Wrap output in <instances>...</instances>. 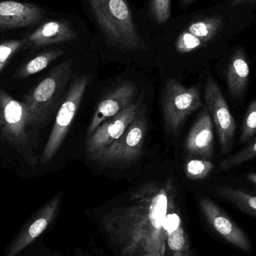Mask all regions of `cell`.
Masks as SVG:
<instances>
[{
    "instance_id": "1",
    "label": "cell",
    "mask_w": 256,
    "mask_h": 256,
    "mask_svg": "<svg viewBox=\"0 0 256 256\" xmlns=\"http://www.w3.org/2000/svg\"><path fill=\"white\" fill-rule=\"evenodd\" d=\"M177 208L172 180L148 182L131 195L130 204L108 214L102 226L120 256H167L166 221Z\"/></svg>"
},
{
    "instance_id": "2",
    "label": "cell",
    "mask_w": 256,
    "mask_h": 256,
    "mask_svg": "<svg viewBox=\"0 0 256 256\" xmlns=\"http://www.w3.org/2000/svg\"><path fill=\"white\" fill-rule=\"evenodd\" d=\"M104 42L123 51H148L128 0H82Z\"/></svg>"
},
{
    "instance_id": "3",
    "label": "cell",
    "mask_w": 256,
    "mask_h": 256,
    "mask_svg": "<svg viewBox=\"0 0 256 256\" xmlns=\"http://www.w3.org/2000/svg\"><path fill=\"white\" fill-rule=\"evenodd\" d=\"M72 58L60 63L24 97L26 128H38L48 122L58 110L73 76Z\"/></svg>"
},
{
    "instance_id": "4",
    "label": "cell",
    "mask_w": 256,
    "mask_h": 256,
    "mask_svg": "<svg viewBox=\"0 0 256 256\" xmlns=\"http://www.w3.org/2000/svg\"><path fill=\"white\" fill-rule=\"evenodd\" d=\"M25 110L0 87V132L30 166L34 168L38 158L28 141Z\"/></svg>"
},
{
    "instance_id": "5",
    "label": "cell",
    "mask_w": 256,
    "mask_h": 256,
    "mask_svg": "<svg viewBox=\"0 0 256 256\" xmlns=\"http://www.w3.org/2000/svg\"><path fill=\"white\" fill-rule=\"evenodd\" d=\"M90 81L91 76L84 75L74 80L70 84L57 112L55 123L44 149L40 158L42 164H49L62 144L80 106Z\"/></svg>"
},
{
    "instance_id": "6",
    "label": "cell",
    "mask_w": 256,
    "mask_h": 256,
    "mask_svg": "<svg viewBox=\"0 0 256 256\" xmlns=\"http://www.w3.org/2000/svg\"><path fill=\"white\" fill-rule=\"evenodd\" d=\"M202 106L197 87L186 88L173 78L168 80L162 92V110L168 132L177 134L186 118Z\"/></svg>"
},
{
    "instance_id": "7",
    "label": "cell",
    "mask_w": 256,
    "mask_h": 256,
    "mask_svg": "<svg viewBox=\"0 0 256 256\" xmlns=\"http://www.w3.org/2000/svg\"><path fill=\"white\" fill-rule=\"evenodd\" d=\"M146 132V118L138 114L120 138L91 158L104 164L134 162L140 158L142 152Z\"/></svg>"
},
{
    "instance_id": "8",
    "label": "cell",
    "mask_w": 256,
    "mask_h": 256,
    "mask_svg": "<svg viewBox=\"0 0 256 256\" xmlns=\"http://www.w3.org/2000/svg\"><path fill=\"white\" fill-rule=\"evenodd\" d=\"M204 96L208 110L216 127L222 152L228 153L234 142L236 120L230 112L228 104L220 88L212 78H208L206 81Z\"/></svg>"
},
{
    "instance_id": "9",
    "label": "cell",
    "mask_w": 256,
    "mask_h": 256,
    "mask_svg": "<svg viewBox=\"0 0 256 256\" xmlns=\"http://www.w3.org/2000/svg\"><path fill=\"white\" fill-rule=\"evenodd\" d=\"M200 208L210 226L227 243L248 255L252 254L248 234L214 202L208 197L200 200Z\"/></svg>"
},
{
    "instance_id": "10",
    "label": "cell",
    "mask_w": 256,
    "mask_h": 256,
    "mask_svg": "<svg viewBox=\"0 0 256 256\" xmlns=\"http://www.w3.org/2000/svg\"><path fill=\"white\" fill-rule=\"evenodd\" d=\"M138 114V104L132 102L120 114L102 123L87 138L86 152L91 158L123 135Z\"/></svg>"
},
{
    "instance_id": "11",
    "label": "cell",
    "mask_w": 256,
    "mask_h": 256,
    "mask_svg": "<svg viewBox=\"0 0 256 256\" xmlns=\"http://www.w3.org/2000/svg\"><path fill=\"white\" fill-rule=\"evenodd\" d=\"M62 194L56 195L24 226L14 239L4 256H16L30 246L54 221L61 204Z\"/></svg>"
},
{
    "instance_id": "12",
    "label": "cell",
    "mask_w": 256,
    "mask_h": 256,
    "mask_svg": "<svg viewBox=\"0 0 256 256\" xmlns=\"http://www.w3.org/2000/svg\"><path fill=\"white\" fill-rule=\"evenodd\" d=\"M136 87L130 82H124L106 96L96 108L87 130V136L93 134L102 123L112 118L132 103Z\"/></svg>"
},
{
    "instance_id": "13",
    "label": "cell",
    "mask_w": 256,
    "mask_h": 256,
    "mask_svg": "<svg viewBox=\"0 0 256 256\" xmlns=\"http://www.w3.org/2000/svg\"><path fill=\"white\" fill-rule=\"evenodd\" d=\"M79 38L73 24L67 20H52L42 24L25 39L33 48L70 43Z\"/></svg>"
},
{
    "instance_id": "14",
    "label": "cell",
    "mask_w": 256,
    "mask_h": 256,
    "mask_svg": "<svg viewBox=\"0 0 256 256\" xmlns=\"http://www.w3.org/2000/svg\"><path fill=\"white\" fill-rule=\"evenodd\" d=\"M190 155L209 160L214 152V128L207 108H203L192 124L185 144Z\"/></svg>"
},
{
    "instance_id": "15",
    "label": "cell",
    "mask_w": 256,
    "mask_h": 256,
    "mask_svg": "<svg viewBox=\"0 0 256 256\" xmlns=\"http://www.w3.org/2000/svg\"><path fill=\"white\" fill-rule=\"evenodd\" d=\"M44 10L30 3L13 0L0 1V28L10 30L30 26L42 20Z\"/></svg>"
},
{
    "instance_id": "16",
    "label": "cell",
    "mask_w": 256,
    "mask_h": 256,
    "mask_svg": "<svg viewBox=\"0 0 256 256\" xmlns=\"http://www.w3.org/2000/svg\"><path fill=\"white\" fill-rule=\"evenodd\" d=\"M249 62L246 50L237 46L232 51L227 68L226 82L232 96L240 98L246 92L249 82Z\"/></svg>"
},
{
    "instance_id": "17",
    "label": "cell",
    "mask_w": 256,
    "mask_h": 256,
    "mask_svg": "<svg viewBox=\"0 0 256 256\" xmlns=\"http://www.w3.org/2000/svg\"><path fill=\"white\" fill-rule=\"evenodd\" d=\"M167 256H192L188 234L178 208L172 210L166 221Z\"/></svg>"
},
{
    "instance_id": "18",
    "label": "cell",
    "mask_w": 256,
    "mask_h": 256,
    "mask_svg": "<svg viewBox=\"0 0 256 256\" xmlns=\"http://www.w3.org/2000/svg\"><path fill=\"white\" fill-rule=\"evenodd\" d=\"M219 196L232 204L245 213L256 218V196L231 186H221L216 190Z\"/></svg>"
},
{
    "instance_id": "19",
    "label": "cell",
    "mask_w": 256,
    "mask_h": 256,
    "mask_svg": "<svg viewBox=\"0 0 256 256\" xmlns=\"http://www.w3.org/2000/svg\"><path fill=\"white\" fill-rule=\"evenodd\" d=\"M64 54V52L62 50H50L44 51L21 66L18 73L15 74L14 76L18 79H25L32 75L36 74L44 70L52 62Z\"/></svg>"
},
{
    "instance_id": "20",
    "label": "cell",
    "mask_w": 256,
    "mask_h": 256,
    "mask_svg": "<svg viewBox=\"0 0 256 256\" xmlns=\"http://www.w3.org/2000/svg\"><path fill=\"white\" fill-rule=\"evenodd\" d=\"M256 156V137L244 148L224 159L220 164V167L224 171H227L254 159Z\"/></svg>"
},
{
    "instance_id": "21",
    "label": "cell",
    "mask_w": 256,
    "mask_h": 256,
    "mask_svg": "<svg viewBox=\"0 0 256 256\" xmlns=\"http://www.w3.org/2000/svg\"><path fill=\"white\" fill-rule=\"evenodd\" d=\"M214 170V165L209 160L192 159L185 165L186 177L191 180H202L206 178Z\"/></svg>"
},
{
    "instance_id": "22",
    "label": "cell",
    "mask_w": 256,
    "mask_h": 256,
    "mask_svg": "<svg viewBox=\"0 0 256 256\" xmlns=\"http://www.w3.org/2000/svg\"><path fill=\"white\" fill-rule=\"evenodd\" d=\"M148 14L155 24L164 25L172 15V0H149Z\"/></svg>"
},
{
    "instance_id": "23",
    "label": "cell",
    "mask_w": 256,
    "mask_h": 256,
    "mask_svg": "<svg viewBox=\"0 0 256 256\" xmlns=\"http://www.w3.org/2000/svg\"><path fill=\"white\" fill-rule=\"evenodd\" d=\"M256 134V100H252L248 106L242 124L240 142L244 143Z\"/></svg>"
},
{
    "instance_id": "24",
    "label": "cell",
    "mask_w": 256,
    "mask_h": 256,
    "mask_svg": "<svg viewBox=\"0 0 256 256\" xmlns=\"http://www.w3.org/2000/svg\"><path fill=\"white\" fill-rule=\"evenodd\" d=\"M26 44L25 40H9L0 44V74L15 52Z\"/></svg>"
},
{
    "instance_id": "25",
    "label": "cell",
    "mask_w": 256,
    "mask_h": 256,
    "mask_svg": "<svg viewBox=\"0 0 256 256\" xmlns=\"http://www.w3.org/2000/svg\"><path fill=\"white\" fill-rule=\"evenodd\" d=\"M222 2L231 6H252L256 8V0H222Z\"/></svg>"
},
{
    "instance_id": "26",
    "label": "cell",
    "mask_w": 256,
    "mask_h": 256,
    "mask_svg": "<svg viewBox=\"0 0 256 256\" xmlns=\"http://www.w3.org/2000/svg\"><path fill=\"white\" fill-rule=\"evenodd\" d=\"M197 0H179V4L180 8L184 10H188V8L192 6L194 3H195Z\"/></svg>"
},
{
    "instance_id": "27",
    "label": "cell",
    "mask_w": 256,
    "mask_h": 256,
    "mask_svg": "<svg viewBox=\"0 0 256 256\" xmlns=\"http://www.w3.org/2000/svg\"><path fill=\"white\" fill-rule=\"evenodd\" d=\"M248 179L250 182L256 184V173H251V174H248Z\"/></svg>"
}]
</instances>
